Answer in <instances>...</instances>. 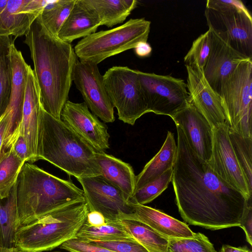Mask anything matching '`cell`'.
I'll use <instances>...</instances> for the list:
<instances>
[{
    "label": "cell",
    "instance_id": "obj_3",
    "mask_svg": "<svg viewBox=\"0 0 252 252\" xmlns=\"http://www.w3.org/2000/svg\"><path fill=\"white\" fill-rule=\"evenodd\" d=\"M36 159H43L76 179L101 176L96 151L62 120L39 109Z\"/></svg>",
    "mask_w": 252,
    "mask_h": 252
},
{
    "label": "cell",
    "instance_id": "obj_39",
    "mask_svg": "<svg viewBox=\"0 0 252 252\" xmlns=\"http://www.w3.org/2000/svg\"><path fill=\"white\" fill-rule=\"evenodd\" d=\"M15 156L25 162L28 161L27 146L24 138L20 135L12 149Z\"/></svg>",
    "mask_w": 252,
    "mask_h": 252
},
{
    "label": "cell",
    "instance_id": "obj_14",
    "mask_svg": "<svg viewBox=\"0 0 252 252\" xmlns=\"http://www.w3.org/2000/svg\"><path fill=\"white\" fill-rule=\"evenodd\" d=\"M213 129L212 154L207 162L217 175L247 198L252 196L244 174L237 160L228 136V126L221 125Z\"/></svg>",
    "mask_w": 252,
    "mask_h": 252
},
{
    "label": "cell",
    "instance_id": "obj_28",
    "mask_svg": "<svg viewBox=\"0 0 252 252\" xmlns=\"http://www.w3.org/2000/svg\"><path fill=\"white\" fill-rule=\"evenodd\" d=\"M10 36L0 35V118L8 105L12 84Z\"/></svg>",
    "mask_w": 252,
    "mask_h": 252
},
{
    "label": "cell",
    "instance_id": "obj_32",
    "mask_svg": "<svg viewBox=\"0 0 252 252\" xmlns=\"http://www.w3.org/2000/svg\"><path fill=\"white\" fill-rule=\"evenodd\" d=\"M25 163L15 156L12 150L5 153L0 161V199L9 195Z\"/></svg>",
    "mask_w": 252,
    "mask_h": 252
},
{
    "label": "cell",
    "instance_id": "obj_16",
    "mask_svg": "<svg viewBox=\"0 0 252 252\" xmlns=\"http://www.w3.org/2000/svg\"><path fill=\"white\" fill-rule=\"evenodd\" d=\"M186 67L189 102L205 118L212 129L227 124L220 97L208 83L203 71L188 65Z\"/></svg>",
    "mask_w": 252,
    "mask_h": 252
},
{
    "label": "cell",
    "instance_id": "obj_17",
    "mask_svg": "<svg viewBox=\"0 0 252 252\" xmlns=\"http://www.w3.org/2000/svg\"><path fill=\"white\" fill-rule=\"evenodd\" d=\"M171 118L194 153L208 162L212 154L213 129L205 118L190 102Z\"/></svg>",
    "mask_w": 252,
    "mask_h": 252
},
{
    "label": "cell",
    "instance_id": "obj_40",
    "mask_svg": "<svg viewBox=\"0 0 252 252\" xmlns=\"http://www.w3.org/2000/svg\"><path fill=\"white\" fill-rule=\"evenodd\" d=\"M86 222L90 226H99L105 224L106 223V220L100 213L93 211L88 212Z\"/></svg>",
    "mask_w": 252,
    "mask_h": 252
},
{
    "label": "cell",
    "instance_id": "obj_24",
    "mask_svg": "<svg viewBox=\"0 0 252 252\" xmlns=\"http://www.w3.org/2000/svg\"><path fill=\"white\" fill-rule=\"evenodd\" d=\"M177 154V145L174 134L168 131L159 151L136 176L134 192L158 178L168 169L173 168Z\"/></svg>",
    "mask_w": 252,
    "mask_h": 252
},
{
    "label": "cell",
    "instance_id": "obj_6",
    "mask_svg": "<svg viewBox=\"0 0 252 252\" xmlns=\"http://www.w3.org/2000/svg\"><path fill=\"white\" fill-rule=\"evenodd\" d=\"M151 22L145 18L130 19L114 28L101 31L83 38L74 47L80 61L96 64L107 58L147 42Z\"/></svg>",
    "mask_w": 252,
    "mask_h": 252
},
{
    "label": "cell",
    "instance_id": "obj_21",
    "mask_svg": "<svg viewBox=\"0 0 252 252\" xmlns=\"http://www.w3.org/2000/svg\"><path fill=\"white\" fill-rule=\"evenodd\" d=\"M100 26V21L94 10L84 0H76L57 37L71 43L95 32Z\"/></svg>",
    "mask_w": 252,
    "mask_h": 252
},
{
    "label": "cell",
    "instance_id": "obj_9",
    "mask_svg": "<svg viewBox=\"0 0 252 252\" xmlns=\"http://www.w3.org/2000/svg\"><path fill=\"white\" fill-rule=\"evenodd\" d=\"M106 92L118 118L133 125L149 113L147 104L137 75V70L127 66H113L103 75Z\"/></svg>",
    "mask_w": 252,
    "mask_h": 252
},
{
    "label": "cell",
    "instance_id": "obj_10",
    "mask_svg": "<svg viewBox=\"0 0 252 252\" xmlns=\"http://www.w3.org/2000/svg\"><path fill=\"white\" fill-rule=\"evenodd\" d=\"M149 112L172 117L189 102L184 80L137 70Z\"/></svg>",
    "mask_w": 252,
    "mask_h": 252
},
{
    "label": "cell",
    "instance_id": "obj_23",
    "mask_svg": "<svg viewBox=\"0 0 252 252\" xmlns=\"http://www.w3.org/2000/svg\"><path fill=\"white\" fill-rule=\"evenodd\" d=\"M96 158L101 176L120 189L128 201L135 190L136 176L132 167L104 152H96Z\"/></svg>",
    "mask_w": 252,
    "mask_h": 252
},
{
    "label": "cell",
    "instance_id": "obj_31",
    "mask_svg": "<svg viewBox=\"0 0 252 252\" xmlns=\"http://www.w3.org/2000/svg\"><path fill=\"white\" fill-rule=\"evenodd\" d=\"M228 136L249 190L252 192V138L244 137L229 127Z\"/></svg>",
    "mask_w": 252,
    "mask_h": 252
},
{
    "label": "cell",
    "instance_id": "obj_22",
    "mask_svg": "<svg viewBox=\"0 0 252 252\" xmlns=\"http://www.w3.org/2000/svg\"><path fill=\"white\" fill-rule=\"evenodd\" d=\"M133 216L161 235L169 238H191L195 233L185 223L152 207L132 205Z\"/></svg>",
    "mask_w": 252,
    "mask_h": 252
},
{
    "label": "cell",
    "instance_id": "obj_42",
    "mask_svg": "<svg viewBox=\"0 0 252 252\" xmlns=\"http://www.w3.org/2000/svg\"><path fill=\"white\" fill-rule=\"evenodd\" d=\"M220 252H252L246 247H234L228 245H223Z\"/></svg>",
    "mask_w": 252,
    "mask_h": 252
},
{
    "label": "cell",
    "instance_id": "obj_44",
    "mask_svg": "<svg viewBox=\"0 0 252 252\" xmlns=\"http://www.w3.org/2000/svg\"><path fill=\"white\" fill-rule=\"evenodd\" d=\"M0 252H22L17 247L13 248H0Z\"/></svg>",
    "mask_w": 252,
    "mask_h": 252
},
{
    "label": "cell",
    "instance_id": "obj_38",
    "mask_svg": "<svg viewBox=\"0 0 252 252\" xmlns=\"http://www.w3.org/2000/svg\"><path fill=\"white\" fill-rule=\"evenodd\" d=\"M239 226H240L244 230L246 239L248 243L252 245V197H250L245 213L244 215L241 222Z\"/></svg>",
    "mask_w": 252,
    "mask_h": 252
},
{
    "label": "cell",
    "instance_id": "obj_5",
    "mask_svg": "<svg viewBox=\"0 0 252 252\" xmlns=\"http://www.w3.org/2000/svg\"><path fill=\"white\" fill-rule=\"evenodd\" d=\"M89 212L86 201L73 203L20 226L16 234V246L22 252L52 250L74 238Z\"/></svg>",
    "mask_w": 252,
    "mask_h": 252
},
{
    "label": "cell",
    "instance_id": "obj_35",
    "mask_svg": "<svg viewBox=\"0 0 252 252\" xmlns=\"http://www.w3.org/2000/svg\"><path fill=\"white\" fill-rule=\"evenodd\" d=\"M168 252H217L204 234L198 233L191 238H169Z\"/></svg>",
    "mask_w": 252,
    "mask_h": 252
},
{
    "label": "cell",
    "instance_id": "obj_26",
    "mask_svg": "<svg viewBox=\"0 0 252 252\" xmlns=\"http://www.w3.org/2000/svg\"><path fill=\"white\" fill-rule=\"evenodd\" d=\"M96 12L101 25L112 28L123 23L136 7V0H84Z\"/></svg>",
    "mask_w": 252,
    "mask_h": 252
},
{
    "label": "cell",
    "instance_id": "obj_41",
    "mask_svg": "<svg viewBox=\"0 0 252 252\" xmlns=\"http://www.w3.org/2000/svg\"><path fill=\"white\" fill-rule=\"evenodd\" d=\"M134 51L138 57L144 58L151 55L152 48L147 42H141L135 47Z\"/></svg>",
    "mask_w": 252,
    "mask_h": 252
},
{
    "label": "cell",
    "instance_id": "obj_36",
    "mask_svg": "<svg viewBox=\"0 0 252 252\" xmlns=\"http://www.w3.org/2000/svg\"><path fill=\"white\" fill-rule=\"evenodd\" d=\"M89 242L115 252H149L134 239L92 241Z\"/></svg>",
    "mask_w": 252,
    "mask_h": 252
},
{
    "label": "cell",
    "instance_id": "obj_15",
    "mask_svg": "<svg viewBox=\"0 0 252 252\" xmlns=\"http://www.w3.org/2000/svg\"><path fill=\"white\" fill-rule=\"evenodd\" d=\"M61 118L96 152H104L109 148L107 126L90 112L84 102L75 103L68 100Z\"/></svg>",
    "mask_w": 252,
    "mask_h": 252
},
{
    "label": "cell",
    "instance_id": "obj_18",
    "mask_svg": "<svg viewBox=\"0 0 252 252\" xmlns=\"http://www.w3.org/2000/svg\"><path fill=\"white\" fill-rule=\"evenodd\" d=\"M211 31V49L203 69V74L211 88L219 94L225 78L240 63L250 58L234 49L214 32Z\"/></svg>",
    "mask_w": 252,
    "mask_h": 252
},
{
    "label": "cell",
    "instance_id": "obj_2",
    "mask_svg": "<svg viewBox=\"0 0 252 252\" xmlns=\"http://www.w3.org/2000/svg\"><path fill=\"white\" fill-rule=\"evenodd\" d=\"M25 36L24 43L33 61L41 106L54 118L61 120L78 59L74 48L71 43L50 34L37 18Z\"/></svg>",
    "mask_w": 252,
    "mask_h": 252
},
{
    "label": "cell",
    "instance_id": "obj_33",
    "mask_svg": "<svg viewBox=\"0 0 252 252\" xmlns=\"http://www.w3.org/2000/svg\"><path fill=\"white\" fill-rule=\"evenodd\" d=\"M173 168H170L156 180L149 183L135 191L128 200L131 205L148 203L158 196L168 187L171 182Z\"/></svg>",
    "mask_w": 252,
    "mask_h": 252
},
{
    "label": "cell",
    "instance_id": "obj_25",
    "mask_svg": "<svg viewBox=\"0 0 252 252\" xmlns=\"http://www.w3.org/2000/svg\"><path fill=\"white\" fill-rule=\"evenodd\" d=\"M133 215L122 216L117 220L127 233L149 252H168V238L136 219Z\"/></svg>",
    "mask_w": 252,
    "mask_h": 252
},
{
    "label": "cell",
    "instance_id": "obj_12",
    "mask_svg": "<svg viewBox=\"0 0 252 252\" xmlns=\"http://www.w3.org/2000/svg\"><path fill=\"white\" fill-rule=\"evenodd\" d=\"M14 43V41L10 46L12 84L8 105L3 115L6 126L1 159L5 153L12 150L20 135L22 110L29 66L22 53L17 49Z\"/></svg>",
    "mask_w": 252,
    "mask_h": 252
},
{
    "label": "cell",
    "instance_id": "obj_29",
    "mask_svg": "<svg viewBox=\"0 0 252 252\" xmlns=\"http://www.w3.org/2000/svg\"><path fill=\"white\" fill-rule=\"evenodd\" d=\"M75 0L48 1L37 19L50 34L57 37Z\"/></svg>",
    "mask_w": 252,
    "mask_h": 252
},
{
    "label": "cell",
    "instance_id": "obj_20",
    "mask_svg": "<svg viewBox=\"0 0 252 252\" xmlns=\"http://www.w3.org/2000/svg\"><path fill=\"white\" fill-rule=\"evenodd\" d=\"M40 101L37 83L33 70L29 65L22 110L20 135L28 149V161L36 159L37 141Z\"/></svg>",
    "mask_w": 252,
    "mask_h": 252
},
{
    "label": "cell",
    "instance_id": "obj_37",
    "mask_svg": "<svg viewBox=\"0 0 252 252\" xmlns=\"http://www.w3.org/2000/svg\"><path fill=\"white\" fill-rule=\"evenodd\" d=\"M60 248L69 252H115L76 238L65 242Z\"/></svg>",
    "mask_w": 252,
    "mask_h": 252
},
{
    "label": "cell",
    "instance_id": "obj_13",
    "mask_svg": "<svg viewBox=\"0 0 252 252\" xmlns=\"http://www.w3.org/2000/svg\"><path fill=\"white\" fill-rule=\"evenodd\" d=\"M72 80L88 108L104 123L115 121L114 108L97 64L77 60Z\"/></svg>",
    "mask_w": 252,
    "mask_h": 252
},
{
    "label": "cell",
    "instance_id": "obj_30",
    "mask_svg": "<svg viewBox=\"0 0 252 252\" xmlns=\"http://www.w3.org/2000/svg\"><path fill=\"white\" fill-rule=\"evenodd\" d=\"M75 238L85 242L134 239L118 220L106 221L105 224L99 226H90L85 221Z\"/></svg>",
    "mask_w": 252,
    "mask_h": 252
},
{
    "label": "cell",
    "instance_id": "obj_19",
    "mask_svg": "<svg viewBox=\"0 0 252 252\" xmlns=\"http://www.w3.org/2000/svg\"><path fill=\"white\" fill-rule=\"evenodd\" d=\"M48 0H8L0 13V35L15 38L26 35Z\"/></svg>",
    "mask_w": 252,
    "mask_h": 252
},
{
    "label": "cell",
    "instance_id": "obj_1",
    "mask_svg": "<svg viewBox=\"0 0 252 252\" xmlns=\"http://www.w3.org/2000/svg\"><path fill=\"white\" fill-rule=\"evenodd\" d=\"M176 129L171 182L181 217L190 224L212 230L239 226L249 198L223 182L194 153L181 128Z\"/></svg>",
    "mask_w": 252,
    "mask_h": 252
},
{
    "label": "cell",
    "instance_id": "obj_27",
    "mask_svg": "<svg viewBox=\"0 0 252 252\" xmlns=\"http://www.w3.org/2000/svg\"><path fill=\"white\" fill-rule=\"evenodd\" d=\"M18 218L16 183L7 197L0 198V248L16 247Z\"/></svg>",
    "mask_w": 252,
    "mask_h": 252
},
{
    "label": "cell",
    "instance_id": "obj_45",
    "mask_svg": "<svg viewBox=\"0 0 252 252\" xmlns=\"http://www.w3.org/2000/svg\"><path fill=\"white\" fill-rule=\"evenodd\" d=\"M8 0H0V13L4 9L7 5Z\"/></svg>",
    "mask_w": 252,
    "mask_h": 252
},
{
    "label": "cell",
    "instance_id": "obj_34",
    "mask_svg": "<svg viewBox=\"0 0 252 252\" xmlns=\"http://www.w3.org/2000/svg\"><path fill=\"white\" fill-rule=\"evenodd\" d=\"M211 45V31L208 29L193 42L184 58L186 65L203 71L209 56Z\"/></svg>",
    "mask_w": 252,
    "mask_h": 252
},
{
    "label": "cell",
    "instance_id": "obj_43",
    "mask_svg": "<svg viewBox=\"0 0 252 252\" xmlns=\"http://www.w3.org/2000/svg\"><path fill=\"white\" fill-rule=\"evenodd\" d=\"M6 122L4 116L0 118V161L1 160L3 141L4 135Z\"/></svg>",
    "mask_w": 252,
    "mask_h": 252
},
{
    "label": "cell",
    "instance_id": "obj_8",
    "mask_svg": "<svg viewBox=\"0 0 252 252\" xmlns=\"http://www.w3.org/2000/svg\"><path fill=\"white\" fill-rule=\"evenodd\" d=\"M219 94L229 128L252 138V59L237 65L222 82Z\"/></svg>",
    "mask_w": 252,
    "mask_h": 252
},
{
    "label": "cell",
    "instance_id": "obj_11",
    "mask_svg": "<svg viewBox=\"0 0 252 252\" xmlns=\"http://www.w3.org/2000/svg\"><path fill=\"white\" fill-rule=\"evenodd\" d=\"M84 191L89 211L100 213L106 221L133 214V208L123 192L102 176L77 179Z\"/></svg>",
    "mask_w": 252,
    "mask_h": 252
},
{
    "label": "cell",
    "instance_id": "obj_4",
    "mask_svg": "<svg viewBox=\"0 0 252 252\" xmlns=\"http://www.w3.org/2000/svg\"><path fill=\"white\" fill-rule=\"evenodd\" d=\"M19 227L68 204L86 201L72 182L25 162L16 182Z\"/></svg>",
    "mask_w": 252,
    "mask_h": 252
},
{
    "label": "cell",
    "instance_id": "obj_7",
    "mask_svg": "<svg viewBox=\"0 0 252 252\" xmlns=\"http://www.w3.org/2000/svg\"><path fill=\"white\" fill-rule=\"evenodd\" d=\"M205 16L209 29L252 59V17L242 1L208 0Z\"/></svg>",
    "mask_w": 252,
    "mask_h": 252
}]
</instances>
